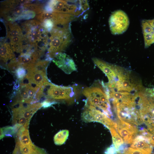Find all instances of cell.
<instances>
[{
    "label": "cell",
    "mask_w": 154,
    "mask_h": 154,
    "mask_svg": "<svg viewBox=\"0 0 154 154\" xmlns=\"http://www.w3.org/2000/svg\"><path fill=\"white\" fill-rule=\"evenodd\" d=\"M21 28L24 37L36 51L42 52L47 48L49 32L41 22L35 20L27 21L22 24Z\"/></svg>",
    "instance_id": "6da1fadb"
},
{
    "label": "cell",
    "mask_w": 154,
    "mask_h": 154,
    "mask_svg": "<svg viewBox=\"0 0 154 154\" xmlns=\"http://www.w3.org/2000/svg\"><path fill=\"white\" fill-rule=\"evenodd\" d=\"M82 92L87 98L86 104L96 108L108 117L112 116L110 99L103 83L94 84L84 88Z\"/></svg>",
    "instance_id": "7a4b0ae2"
},
{
    "label": "cell",
    "mask_w": 154,
    "mask_h": 154,
    "mask_svg": "<svg viewBox=\"0 0 154 154\" xmlns=\"http://www.w3.org/2000/svg\"><path fill=\"white\" fill-rule=\"evenodd\" d=\"M50 33L47 49L50 56L51 58L68 47L71 41L72 34L68 25L57 27L50 31Z\"/></svg>",
    "instance_id": "3957f363"
},
{
    "label": "cell",
    "mask_w": 154,
    "mask_h": 154,
    "mask_svg": "<svg viewBox=\"0 0 154 154\" xmlns=\"http://www.w3.org/2000/svg\"><path fill=\"white\" fill-rule=\"evenodd\" d=\"M89 8L87 1L52 0L45 6V11L66 13L77 16Z\"/></svg>",
    "instance_id": "277c9868"
},
{
    "label": "cell",
    "mask_w": 154,
    "mask_h": 154,
    "mask_svg": "<svg viewBox=\"0 0 154 154\" xmlns=\"http://www.w3.org/2000/svg\"><path fill=\"white\" fill-rule=\"evenodd\" d=\"M75 86H62L54 85L49 82L44 83L40 88L44 96L52 100H64L70 103L74 101L76 96Z\"/></svg>",
    "instance_id": "5b68a950"
},
{
    "label": "cell",
    "mask_w": 154,
    "mask_h": 154,
    "mask_svg": "<svg viewBox=\"0 0 154 154\" xmlns=\"http://www.w3.org/2000/svg\"><path fill=\"white\" fill-rule=\"evenodd\" d=\"M19 103L12 110L13 122L15 124H19L21 126L29 123L34 114L42 107V103L37 102L33 104Z\"/></svg>",
    "instance_id": "8992f818"
},
{
    "label": "cell",
    "mask_w": 154,
    "mask_h": 154,
    "mask_svg": "<svg viewBox=\"0 0 154 154\" xmlns=\"http://www.w3.org/2000/svg\"><path fill=\"white\" fill-rule=\"evenodd\" d=\"M30 83L21 82L16 95L13 105L19 103L33 104L39 100L38 93L40 87Z\"/></svg>",
    "instance_id": "52a82bcc"
},
{
    "label": "cell",
    "mask_w": 154,
    "mask_h": 154,
    "mask_svg": "<svg viewBox=\"0 0 154 154\" xmlns=\"http://www.w3.org/2000/svg\"><path fill=\"white\" fill-rule=\"evenodd\" d=\"M83 120L86 122L96 121L103 124L108 129H116V123H114L103 112L96 108L85 104L84 109L82 114Z\"/></svg>",
    "instance_id": "ba28073f"
},
{
    "label": "cell",
    "mask_w": 154,
    "mask_h": 154,
    "mask_svg": "<svg viewBox=\"0 0 154 154\" xmlns=\"http://www.w3.org/2000/svg\"><path fill=\"white\" fill-rule=\"evenodd\" d=\"M109 24L112 34L120 35L127 30L129 21L125 13L121 10H117L112 13L109 17Z\"/></svg>",
    "instance_id": "9c48e42d"
},
{
    "label": "cell",
    "mask_w": 154,
    "mask_h": 154,
    "mask_svg": "<svg viewBox=\"0 0 154 154\" xmlns=\"http://www.w3.org/2000/svg\"><path fill=\"white\" fill-rule=\"evenodd\" d=\"M75 17L68 14L44 11L37 15L36 18L40 22L45 20H50L56 28L68 25Z\"/></svg>",
    "instance_id": "30bf717a"
},
{
    "label": "cell",
    "mask_w": 154,
    "mask_h": 154,
    "mask_svg": "<svg viewBox=\"0 0 154 154\" xmlns=\"http://www.w3.org/2000/svg\"><path fill=\"white\" fill-rule=\"evenodd\" d=\"M46 69L35 64L34 66L27 70L26 75L24 79L28 80L29 83L40 87L49 82L46 76Z\"/></svg>",
    "instance_id": "8fae6325"
},
{
    "label": "cell",
    "mask_w": 154,
    "mask_h": 154,
    "mask_svg": "<svg viewBox=\"0 0 154 154\" xmlns=\"http://www.w3.org/2000/svg\"><path fill=\"white\" fill-rule=\"evenodd\" d=\"M116 130L123 139L128 144H132L138 132L134 125L119 120L117 123Z\"/></svg>",
    "instance_id": "7c38bea8"
},
{
    "label": "cell",
    "mask_w": 154,
    "mask_h": 154,
    "mask_svg": "<svg viewBox=\"0 0 154 154\" xmlns=\"http://www.w3.org/2000/svg\"><path fill=\"white\" fill-rule=\"evenodd\" d=\"M53 58V62L66 74H69L76 70V66L73 60L66 54L62 52L57 53Z\"/></svg>",
    "instance_id": "4fadbf2b"
},
{
    "label": "cell",
    "mask_w": 154,
    "mask_h": 154,
    "mask_svg": "<svg viewBox=\"0 0 154 154\" xmlns=\"http://www.w3.org/2000/svg\"><path fill=\"white\" fill-rule=\"evenodd\" d=\"M92 60L95 64L106 75L109 82H114L116 81L118 66L110 64L96 58H93Z\"/></svg>",
    "instance_id": "5bb4252c"
},
{
    "label": "cell",
    "mask_w": 154,
    "mask_h": 154,
    "mask_svg": "<svg viewBox=\"0 0 154 154\" xmlns=\"http://www.w3.org/2000/svg\"><path fill=\"white\" fill-rule=\"evenodd\" d=\"M141 23L145 47L147 48L154 43V19L143 20Z\"/></svg>",
    "instance_id": "9a60e30c"
},
{
    "label": "cell",
    "mask_w": 154,
    "mask_h": 154,
    "mask_svg": "<svg viewBox=\"0 0 154 154\" xmlns=\"http://www.w3.org/2000/svg\"><path fill=\"white\" fill-rule=\"evenodd\" d=\"M0 58L1 62L6 64L9 61L10 63L16 59L13 51L9 44L6 42L1 45Z\"/></svg>",
    "instance_id": "2e32d148"
},
{
    "label": "cell",
    "mask_w": 154,
    "mask_h": 154,
    "mask_svg": "<svg viewBox=\"0 0 154 154\" xmlns=\"http://www.w3.org/2000/svg\"><path fill=\"white\" fill-rule=\"evenodd\" d=\"M131 147L151 154L152 149L145 137L142 136H136L133 140Z\"/></svg>",
    "instance_id": "e0dca14e"
},
{
    "label": "cell",
    "mask_w": 154,
    "mask_h": 154,
    "mask_svg": "<svg viewBox=\"0 0 154 154\" xmlns=\"http://www.w3.org/2000/svg\"><path fill=\"white\" fill-rule=\"evenodd\" d=\"M69 132L66 129L60 130L56 133L54 137V143L57 145L63 144L67 140L69 136Z\"/></svg>",
    "instance_id": "ac0fdd59"
},
{
    "label": "cell",
    "mask_w": 154,
    "mask_h": 154,
    "mask_svg": "<svg viewBox=\"0 0 154 154\" xmlns=\"http://www.w3.org/2000/svg\"><path fill=\"white\" fill-rule=\"evenodd\" d=\"M109 129L112 136L113 145L117 151L119 147L123 143V139L114 128H111Z\"/></svg>",
    "instance_id": "d6986e66"
},
{
    "label": "cell",
    "mask_w": 154,
    "mask_h": 154,
    "mask_svg": "<svg viewBox=\"0 0 154 154\" xmlns=\"http://www.w3.org/2000/svg\"><path fill=\"white\" fill-rule=\"evenodd\" d=\"M17 131L14 127H7L1 128L0 139H2L5 136H12Z\"/></svg>",
    "instance_id": "ffe728a7"
},
{
    "label": "cell",
    "mask_w": 154,
    "mask_h": 154,
    "mask_svg": "<svg viewBox=\"0 0 154 154\" xmlns=\"http://www.w3.org/2000/svg\"><path fill=\"white\" fill-rule=\"evenodd\" d=\"M26 70L21 66H19L16 69L15 74L18 80L21 81L25 78L27 74Z\"/></svg>",
    "instance_id": "44dd1931"
},
{
    "label": "cell",
    "mask_w": 154,
    "mask_h": 154,
    "mask_svg": "<svg viewBox=\"0 0 154 154\" xmlns=\"http://www.w3.org/2000/svg\"><path fill=\"white\" fill-rule=\"evenodd\" d=\"M122 154H151L139 149L129 148L125 150Z\"/></svg>",
    "instance_id": "7402d4cb"
},
{
    "label": "cell",
    "mask_w": 154,
    "mask_h": 154,
    "mask_svg": "<svg viewBox=\"0 0 154 154\" xmlns=\"http://www.w3.org/2000/svg\"><path fill=\"white\" fill-rule=\"evenodd\" d=\"M117 151V150L113 144L106 149L105 154H116Z\"/></svg>",
    "instance_id": "603a6c76"
},
{
    "label": "cell",
    "mask_w": 154,
    "mask_h": 154,
    "mask_svg": "<svg viewBox=\"0 0 154 154\" xmlns=\"http://www.w3.org/2000/svg\"><path fill=\"white\" fill-rule=\"evenodd\" d=\"M12 154H21L19 144L17 142Z\"/></svg>",
    "instance_id": "cb8c5ba5"
},
{
    "label": "cell",
    "mask_w": 154,
    "mask_h": 154,
    "mask_svg": "<svg viewBox=\"0 0 154 154\" xmlns=\"http://www.w3.org/2000/svg\"><path fill=\"white\" fill-rule=\"evenodd\" d=\"M17 83H18V82H17V85H18ZM19 86H17V88H19Z\"/></svg>",
    "instance_id": "d4e9b609"
}]
</instances>
